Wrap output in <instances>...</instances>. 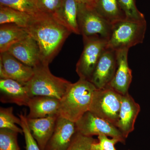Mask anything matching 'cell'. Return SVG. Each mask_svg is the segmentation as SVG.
Listing matches in <instances>:
<instances>
[{"label": "cell", "mask_w": 150, "mask_h": 150, "mask_svg": "<svg viewBox=\"0 0 150 150\" xmlns=\"http://www.w3.org/2000/svg\"><path fill=\"white\" fill-rule=\"evenodd\" d=\"M7 52L19 61L33 68L42 63L37 42L29 35L13 44Z\"/></svg>", "instance_id": "12"}, {"label": "cell", "mask_w": 150, "mask_h": 150, "mask_svg": "<svg viewBox=\"0 0 150 150\" xmlns=\"http://www.w3.org/2000/svg\"><path fill=\"white\" fill-rule=\"evenodd\" d=\"M141 108L129 93L122 95L119 119L116 127L126 139L134 131V124Z\"/></svg>", "instance_id": "14"}, {"label": "cell", "mask_w": 150, "mask_h": 150, "mask_svg": "<svg viewBox=\"0 0 150 150\" xmlns=\"http://www.w3.org/2000/svg\"><path fill=\"white\" fill-rule=\"evenodd\" d=\"M77 21L83 37H96L108 41L112 23L98 13L94 7L78 4Z\"/></svg>", "instance_id": "6"}, {"label": "cell", "mask_w": 150, "mask_h": 150, "mask_svg": "<svg viewBox=\"0 0 150 150\" xmlns=\"http://www.w3.org/2000/svg\"><path fill=\"white\" fill-rule=\"evenodd\" d=\"M94 8L98 13L111 23L126 18L117 0H96Z\"/></svg>", "instance_id": "20"}, {"label": "cell", "mask_w": 150, "mask_h": 150, "mask_svg": "<svg viewBox=\"0 0 150 150\" xmlns=\"http://www.w3.org/2000/svg\"><path fill=\"white\" fill-rule=\"evenodd\" d=\"M33 16L5 6H0V24L12 23L25 28Z\"/></svg>", "instance_id": "21"}, {"label": "cell", "mask_w": 150, "mask_h": 150, "mask_svg": "<svg viewBox=\"0 0 150 150\" xmlns=\"http://www.w3.org/2000/svg\"><path fill=\"white\" fill-rule=\"evenodd\" d=\"M0 100L4 103L27 106L30 98L25 86L12 79H0Z\"/></svg>", "instance_id": "15"}, {"label": "cell", "mask_w": 150, "mask_h": 150, "mask_svg": "<svg viewBox=\"0 0 150 150\" xmlns=\"http://www.w3.org/2000/svg\"><path fill=\"white\" fill-rule=\"evenodd\" d=\"M122 98V95L110 87L96 89L89 111L116 126L119 119Z\"/></svg>", "instance_id": "5"}, {"label": "cell", "mask_w": 150, "mask_h": 150, "mask_svg": "<svg viewBox=\"0 0 150 150\" xmlns=\"http://www.w3.org/2000/svg\"><path fill=\"white\" fill-rule=\"evenodd\" d=\"M62 0H38L39 8L46 13L53 15L59 8Z\"/></svg>", "instance_id": "29"}, {"label": "cell", "mask_w": 150, "mask_h": 150, "mask_svg": "<svg viewBox=\"0 0 150 150\" xmlns=\"http://www.w3.org/2000/svg\"><path fill=\"white\" fill-rule=\"evenodd\" d=\"M126 18L134 21L145 19L144 16L137 8L135 0H117Z\"/></svg>", "instance_id": "25"}, {"label": "cell", "mask_w": 150, "mask_h": 150, "mask_svg": "<svg viewBox=\"0 0 150 150\" xmlns=\"http://www.w3.org/2000/svg\"><path fill=\"white\" fill-rule=\"evenodd\" d=\"M53 15L71 33L80 35L77 21L78 3L76 0H62Z\"/></svg>", "instance_id": "18"}, {"label": "cell", "mask_w": 150, "mask_h": 150, "mask_svg": "<svg viewBox=\"0 0 150 150\" xmlns=\"http://www.w3.org/2000/svg\"></svg>", "instance_id": "32"}, {"label": "cell", "mask_w": 150, "mask_h": 150, "mask_svg": "<svg viewBox=\"0 0 150 150\" xmlns=\"http://www.w3.org/2000/svg\"><path fill=\"white\" fill-rule=\"evenodd\" d=\"M76 132L74 122L59 115L53 134L44 150H66Z\"/></svg>", "instance_id": "11"}, {"label": "cell", "mask_w": 150, "mask_h": 150, "mask_svg": "<svg viewBox=\"0 0 150 150\" xmlns=\"http://www.w3.org/2000/svg\"><path fill=\"white\" fill-rule=\"evenodd\" d=\"M29 35L25 28L16 24L6 23L0 26V52H6L15 43Z\"/></svg>", "instance_id": "19"}, {"label": "cell", "mask_w": 150, "mask_h": 150, "mask_svg": "<svg viewBox=\"0 0 150 150\" xmlns=\"http://www.w3.org/2000/svg\"><path fill=\"white\" fill-rule=\"evenodd\" d=\"M18 133L6 129H0V150H20L18 142Z\"/></svg>", "instance_id": "24"}, {"label": "cell", "mask_w": 150, "mask_h": 150, "mask_svg": "<svg viewBox=\"0 0 150 150\" xmlns=\"http://www.w3.org/2000/svg\"><path fill=\"white\" fill-rule=\"evenodd\" d=\"M77 132L87 137L104 135L117 138L125 143V139L115 125L87 111L75 123Z\"/></svg>", "instance_id": "8"}, {"label": "cell", "mask_w": 150, "mask_h": 150, "mask_svg": "<svg viewBox=\"0 0 150 150\" xmlns=\"http://www.w3.org/2000/svg\"><path fill=\"white\" fill-rule=\"evenodd\" d=\"M117 66L116 51L106 48L100 57L90 81L97 89L107 87L114 77Z\"/></svg>", "instance_id": "9"}, {"label": "cell", "mask_w": 150, "mask_h": 150, "mask_svg": "<svg viewBox=\"0 0 150 150\" xmlns=\"http://www.w3.org/2000/svg\"><path fill=\"white\" fill-rule=\"evenodd\" d=\"M129 49L116 51L117 66L114 77L108 86L122 95L129 93V87L132 80V71L128 64Z\"/></svg>", "instance_id": "13"}, {"label": "cell", "mask_w": 150, "mask_h": 150, "mask_svg": "<svg viewBox=\"0 0 150 150\" xmlns=\"http://www.w3.org/2000/svg\"><path fill=\"white\" fill-rule=\"evenodd\" d=\"M0 6L8 7L34 16L41 12L38 0H0Z\"/></svg>", "instance_id": "22"}, {"label": "cell", "mask_w": 150, "mask_h": 150, "mask_svg": "<svg viewBox=\"0 0 150 150\" xmlns=\"http://www.w3.org/2000/svg\"><path fill=\"white\" fill-rule=\"evenodd\" d=\"M27 106L29 109L27 115L28 118L59 115L60 100L52 97L37 96L30 98Z\"/></svg>", "instance_id": "16"}, {"label": "cell", "mask_w": 150, "mask_h": 150, "mask_svg": "<svg viewBox=\"0 0 150 150\" xmlns=\"http://www.w3.org/2000/svg\"><path fill=\"white\" fill-rule=\"evenodd\" d=\"M96 89L90 81L83 79L71 83L60 100L59 115L76 123L89 110Z\"/></svg>", "instance_id": "2"}, {"label": "cell", "mask_w": 150, "mask_h": 150, "mask_svg": "<svg viewBox=\"0 0 150 150\" xmlns=\"http://www.w3.org/2000/svg\"><path fill=\"white\" fill-rule=\"evenodd\" d=\"M98 141L92 145V147L98 150H116L115 145L121 140L117 138L108 139L107 136L104 135L98 136Z\"/></svg>", "instance_id": "28"}, {"label": "cell", "mask_w": 150, "mask_h": 150, "mask_svg": "<svg viewBox=\"0 0 150 150\" xmlns=\"http://www.w3.org/2000/svg\"><path fill=\"white\" fill-rule=\"evenodd\" d=\"M59 115H52L42 118H27L30 130L40 150L45 149L54 132L56 119Z\"/></svg>", "instance_id": "17"}, {"label": "cell", "mask_w": 150, "mask_h": 150, "mask_svg": "<svg viewBox=\"0 0 150 150\" xmlns=\"http://www.w3.org/2000/svg\"><path fill=\"white\" fill-rule=\"evenodd\" d=\"M98 140L76 132L71 144L66 150H91L92 146Z\"/></svg>", "instance_id": "26"}, {"label": "cell", "mask_w": 150, "mask_h": 150, "mask_svg": "<svg viewBox=\"0 0 150 150\" xmlns=\"http://www.w3.org/2000/svg\"><path fill=\"white\" fill-rule=\"evenodd\" d=\"M33 68L32 77L25 85L30 98L42 96L62 99L71 83L53 75L49 65L41 63Z\"/></svg>", "instance_id": "3"}, {"label": "cell", "mask_w": 150, "mask_h": 150, "mask_svg": "<svg viewBox=\"0 0 150 150\" xmlns=\"http://www.w3.org/2000/svg\"><path fill=\"white\" fill-rule=\"evenodd\" d=\"M27 115L26 112H22L18 115L19 117L21 119L20 126L24 134L26 150H41L30 130L28 124Z\"/></svg>", "instance_id": "27"}, {"label": "cell", "mask_w": 150, "mask_h": 150, "mask_svg": "<svg viewBox=\"0 0 150 150\" xmlns=\"http://www.w3.org/2000/svg\"><path fill=\"white\" fill-rule=\"evenodd\" d=\"M84 47L76 65L79 79L89 81L100 57L107 46V41L96 37H83Z\"/></svg>", "instance_id": "7"}, {"label": "cell", "mask_w": 150, "mask_h": 150, "mask_svg": "<svg viewBox=\"0 0 150 150\" xmlns=\"http://www.w3.org/2000/svg\"><path fill=\"white\" fill-rule=\"evenodd\" d=\"M33 72V67L19 61L7 51L1 53V79H12L25 85L32 77Z\"/></svg>", "instance_id": "10"}, {"label": "cell", "mask_w": 150, "mask_h": 150, "mask_svg": "<svg viewBox=\"0 0 150 150\" xmlns=\"http://www.w3.org/2000/svg\"><path fill=\"white\" fill-rule=\"evenodd\" d=\"M91 150H98L96 149H93V148L92 147Z\"/></svg>", "instance_id": "31"}, {"label": "cell", "mask_w": 150, "mask_h": 150, "mask_svg": "<svg viewBox=\"0 0 150 150\" xmlns=\"http://www.w3.org/2000/svg\"><path fill=\"white\" fill-rule=\"evenodd\" d=\"M25 29L37 42L41 63L48 65L71 33L53 15L43 12L33 16Z\"/></svg>", "instance_id": "1"}, {"label": "cell", "mask_w": 150, "mask_h": 150, "mask_svg": "<svg viewBox=\"0 0 150 150\" xmlns=\"http://www.w3.org/2000/svg\"><path fill=\"white\" fill-rule=\"evenodd\" d=\"M78 4H83L86 5L94 6L96 0H76Z\"/></svg>", "instance_id": "30"}, {"label": "cell", "mask_w": 150, "mask_h": 150, "mask_svg": "<svg viewBox=\"0 0 150 150\" xmlns=\"http://www.w3.org/2000/svg\"><path fill=\"white\" fill-rule=\"evenodd\" d=\"M13 107L0 108V129H6L23 134L21 127L19 128L16 124L20 126L21 119L14 115Z\"/></svg>", "instance_id": "23"}, {"label": "cell", "mask_w": 150, "mask_h": 150, "mask_svg": "<svg viewBox=\"0 0 150 150\" xmlns=\"http://www.w3.org/2000/svg\"><path fill=\"white\" fill-rule=\"evenodd\" d=\"M147 28L146 19L134 21L125 18L112 23L106 48L115 51L127 49L142 43Z\"/></svg>", "instance_id": "4"}]
</instances>
